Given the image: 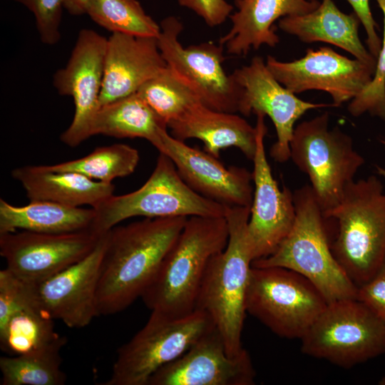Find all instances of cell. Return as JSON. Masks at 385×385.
Instances as JSON below:
<instances>
[{"label": "cell", "instance_id": "6da1fadb", "mask_svg": "<svg viewBox=\"0 0 385 385\" xmlns=\"http://www.w3.org/2000/svg\"><path fill=\"white\" fill-rule=\"evenodd\" d=\"M187 219L145 218L106 232L97 289L98 316L120 312L142 297Z\"/></svg>", "mask_w": 385, "mask_h": 385}, {"label": "cell", "instance_id": "7a4b0ae2", "mask_svg": "<svg viewBox=\"0 0 385 385\" xmlns=\"http://www.w3.org/2000/svg\"><path fill=\"white\" fill-rule=\"evenodd\" d=\"M229 239L225 217L191 216L143 294L151 311L173 317L195 310L199 289L210 259Z\"/></svg>", "mask_w": 385, "mask_h": 385}, {"label": "cell", "instance_id": "3957f363", "mask_svg": "<svg viewBox=\"0 0 385 385\" xmlns=\"http://www.w3.org/2000/svg\"><path fill=\"white\" fill-rule=\"evenodd\" d=\"M250 214V207L227 206L228 242L210 259L195 304L210 317L232 357L245 349L241 338L252 262L247 240Z\"/></svg>", "mask_w": 385, "mask_h": 385}, {"label": "cell", "instance_id": "277c9868", "mask_svg": "<svg viewBox=\"0 0 385 385\" xmlns=\"http://www.w3.org/2000/svg\"><path fill=\"white\" fill-rule=\"evenodd\" d=\"M336 225L332 253L358 287L385 263V188L371 175L353 180L339 202L323 212Z\"/></svg>", "mask_w": 385, "mask_h": 385}, {"label": "cell", "instance_id": "5b68a950", "mask_svg": "<svg viewBox=\"0 0 385 385\" xmlns=\"http://www.w3.org/2000/svg\"><path fill=\"white\" fill-rule=\"evenodd\" d=\"M294 225L277 250L255 260L252 267H280L309 280L328 303L356 299L357 286L334 256L327 235V223L310 185L293 192Z\"/></svg>", "mask_w": 385, "mask_h": 385}, {"label": "cell", "instance_id": "8992f818", "mask_svg": "<svg viewBox=\"0 0 385 385\" xmlns=\"http://www.w3.org/2000/svg\"><path fill=\"white\" fill-rule=\"evenodd\" d=\"M93 230L104 234L133 217L160 218L225 217L227 206L207 198L189 187L173 161L159 153L155 168L138 190L111 195L96 207Z\"/></svg>", "mask_w": 385, "mask_h": 385}, {"label": "cell", "instance_id": "52a82bcc", "mask_svg": "<svg viewBox=\"0 0 385 385\" xmlns=\"http://www.w3.org/2000/svg\"><path fill=\"white\" fill-rule=\"evenodd\" d=\"M327 112L299 123L289 144L290 159L307 174L323 212L335 207L365 163L351 136L329 128Z\"/></svg>", "mask_w": 385, "mask_h": 385}, {"label": "cell", "instance_id": "ba28073f", "mask_svg": "<svg viewBox=\"0 0 385 385\" xmlns=\"http://www.w3.org/2000/svg\"><path fill=\"white\" fill-rule=\"evenodd\" d=\"M215 327L203 311L180 317L151 311L144 325L118 348L109 378L103 385H148L158 369L175 361Z\"/></svg>", "mask_w": 385, "mask_h": 385}, {"label": "cell", "instance_id": "9c48e42d", "mask_svg": "<svg viewBox=\"0 0 385 385\" xmlns=\"http://www.w3.org/2000/svg\"><path fill=\"white\" fill-rule=\"evenodd\" d=\"M328 302L300 274L280 267H252L246 311L279 337L301 339Z\"/></svg>", "mask_w": 385, "mask_h": 385}, {"label": "cell", "instance_id": "30bf717a", "mask_svg": "<svg viewBox=\"0 0 385 385\" xmlns=\"http://www.w3.org/2000/svg\"><path fill=\"white\" fill-rule=\"evenodd\" d=\"M300 339L304 354L348 369L385 354V322L356 299H340Z\"/></svg>", "mask_w": 385, "mask_h": 385}, {"label": "cell", "instance_id": "8fae6325", "mask_svg": "<svg viewBox=\"0 0 385 385\" xmlns=\"http://www.w3.org/2000/svg\"><path fill=\"white\" fill-rule=\"evenodd\" d=\"M160 26L157 43L166 65L195 90L205 106L239 112L241 88L222 67L223 46L212 42L183 46L178 39L183 25L174 16L162 20Z\"/></svg>", "mask_w": 385, "mask_h": 385}, {"label": "cell", "instance_id": "7c38bea8", "mask_svg": "<svg viewBox=\"0 0 385 385\" xmlns=\"http://www.w3.org/2000/svg\"><path fill=\"white\" fill-rule=\"evenodd\" d=\"M103 235L94 230L68 233L24 230L2 233L0 255L7 270L35 285L86 257Z\"/></svg>", "mask_w": 385, "mask_h": 385}, {"label": "cell", "instance_id": "4fadbf2b", "mask_svg": "<svg viewBox=\"0 0 385 385\" xmlns=\"http://www.w3.org/2000/svg\"><path fill=\"white\" fill-rule=\"evenodd\" d=\"M265 63L274 77L294 94L323 91L331 96L334 107L357 96L375 72L374 67L325 46L307 49L303 57L289 62L268 56Z\"/></svg>", "mask_w": 385, "mask_h": 385}, {"label": "cell", "instance_id": "5bb4252c", "mask_svg": "<svg viewBox=\"0 0 385 385\" xmlns=\"http://www.w3.org/2000/svg\"><path fill=\"white\" fill-rule=\"evenodd\" d=\"M106 46L107 38L95 31H80L66 66L53 76L58 93L72 97L75 106L73 118L60 137L69 147H76L92 136L100 108Z\"/></svg>", "mask_w": 385, "mask_h": 385}, {"label": "cell", "instance_id": "9a60e30c", "mask_svg": "<svg viewBox=\"0 0 385 385\" xmlns=\"http://www.w3.org/2000/svg\"><path fill=\"white\" fill-rule=\"evenodd\" d=\"M257 115L256 150L252 159L254 191L247 225L252 262L272 254L291 230L295 220L293 192L279 187L267 158L265 115Z\"/></svg>", "mask_w": 385, "mask_h": 385}, {"label": "cell", "instance_id": "2e32d148", "mask_svg": "<svg viewBox=\"0 0 385 385\" xmlns=\"http://www.w3.org/2000/svg\"><path fill=\"white\" fill-rule=\"evenodd\" d=\"M241 88L240 111L244 115L261 113L272 121L277 140L270 155L276 162L290 159L289 144L295 123L308 111L334 105L315 103L299 98L271 73L262 57L255 56L248 65L232 73Z\"/></svg>", "mask_w": 385, "mask_h": 385}, {"label": "cell", "instance_id": "e0dca14e", "mask_svg": "<svg viewBox=\"0 0 385 385\" xmlns=\"http://www.w3.org/2000/svg\"><path fill=\"white\" fill-rule=\"evenodd\" d=\"M155 148L174 163L185 183L200 195L226 206L251 207L252 173L238 166L226 167L217 158L191 147L163 128Z\"/></svg>", "mask_w": 385, "mask_h": 385}, {"label": "cell", "instance_id": "ac0fdd59", "mask_svg": "<svg viewBox=\"0 0 385 385\" xmlns=\"http://www.w3.org/2000/svg\"><path fill=\"white\" fill-rule=\"evenodd\" d=\"M106 233L86 257L31 285L36 304L51 319L61 320L70 328L85 327L98 316L97 289Z\"/></svg>", "mask_w": 385, "mask_h": 385}, {"label": "cell", "instance_id": "d6986e66", "mask_svg": "<svg viewBox=\"0 0 385 385\" xmlns=\"http://www.w3.org/2000/svg\"><path fill=\"white\" fill-rule=\"evenodd\" d=\"M255 371L249 353L228 355L214 327L175 361L150 378L148 385H252Z\"/></svg>", "mask_w": 385, "mask_h": 385}, {"label": "cell", "instance_id": "ffe728a7", "mask_svg": "<svg viewBox=\"0 0 385 385\" xmlns=\"http://www.w3.org/2000/svg\"><path fill=\"white\" fill-rule=\"evenodd\" d=\"M166 66L156 38L112 34L107 38L100 107L136 93Z\"/></svg>", "mask_w": 385, "mask_h": 385}, {"label": "cell", "instance_id": "44dd1931", "mask_svg": "<svg viewBox=\"0 0 385 385\" xmlns=\"http://www.w3.org/2000/svg\"><path fill=\"white\" fill-rule=\"evenodd\" d=\"M237 11L230 16L232 27L219 43L232 55L245 56L262 45L274 47L279 38L274 23L283 17L314 10L318 0H235Z\"/></svg>", "mask_w": 385, "mask_h": 385}, {"label": "cell", "instance_id": "7402d4cb", "mask_svg": "<svg viewBox=\"0 0 385 385\" xmlns=\"http://www.w3.org/2000/svg\"><path fill=\"white\" fill-rule=\"evenodd\" d=\"M168 128L180 140H201L205 151L217 158L222 150L231 147L238 148L250 160L255 153V127L236 113L213 110L202 103L169 123Z\"/></svg>", "mask_w": 385, "mask_h": 385}, {"label": "cell", "instance_id": "603a6c76", "mask_svg": "<svg viewBox=\"0 0 385 385\" xmlns=\"http://www.w3.org/2000/svg\"><path fill=\"white\" fill-rule=\"evenodd\" d=\"M361 21L356 14H345L333 0H322L312 11L279 19L284 32L307 43L324 42L338 46L355 58L376 67V58L365 48L359 36Z\"/></svg>", "mask_w": 385, "mask_h": 385}, {"label": "cell", "instance_id": "cb8c5ba5", "mask_svg": "<svg viewBox=\"0 0 385 385\" xmlns=\"http://www.w3.org/2000/svg\"><path fill=\"white\" fill-rule=\"evenodd\" d=\"M11 176L24 188L30 201L95 207L113 195L115 185L91 179L74 172L53 171L45 165H26L11 171Z\"/></svg>", "mask_w": 385, "mask_h": 385}, {"label": "cell", "instance_id": "d4e9b609", "mask_svg": "<svg viewBox=\"0 0 385 385\" xmlns=\"http://www.w3.org/2000/svg\"><path fill=\"white\" fill-rule=\"evenodd\" d=\"M95 219L93 207H70L42 200L16 206L0 199V234L19 230L68 233L93 230Z\"/></svg>", "mask_w": 385, "mask_h": 385}, {"label": "cell", "instance_id": "484cf974", "mask_svg": "<svg viewBox=\"0 0 385 385\" xmlns=\"http://www.w3.org/2000/svg\"><path fill=\"white\" fill-rule=\"evenodd\" d=\"M163 128L167 126L135 93L101 106L93 123L91 135L118 138H140L155 147Z\"/></svg>", "mask_w": 385, "mask_h": 385}, {"label": "cell", "instance_id": "4316f807", "mask_svg": "<svg viewBox=\"0 0 385 385\" xmlns=\"http://www.w3.org/2000/svg\"><path fill=\"white\" fill-rule=\"evenodd\" d=\"M53 320L36 302L24 307L0 327L1 349L16 356L62 349L66 339L55 332Z\"/></svg>", "mask_w": 385, "mask_h": 385}, {"label": "cell", "instance_id": "83f0119b", "mask_svg": "<svg viewBox=\"0 0 385 385\" xmlns=\"http://www.w3.org/2000/svg\"><path fill=\"white\" fill-rule=\"evenodd\" d=\"M167 126L202 103L195 90L168 66L136 92Z\"/></svg>", "mask_w": 385, "mask_h": 385}, {"label": "cell", "instance_id": "f1b7e54d", "mask_svg": "<svg viewBox=\"0 0 385 385\" xmlns=\"http://www.w3.org/2000/svg\"><path fill=\"white\" fill-rule=\"evenodd\" d=\"M140 160L138 150L123 143L98 147L80 158L45 167L53 171L74 172L91 179L112 183L118 178L131 175Z\"/></svg>", "mask_w": 385, "mask_h": 385}, {"label": "cell", "instance_id": "f546056e", "mask_svg": "<svg viewBox=\"0 0 385 385\" xmlns=\"http://www.w3.org/2000/svg\"><path fill=\"white\" fill-rule=\"evenodd\" d=\"M61 348L0 358L1 385H63Z\"/></svg>", "mask_w": 385, "mask_h": 385}, {"label": "cell", "instance_id": "4dcf8cb0", "mask_svg": "<svg viewBox=\"0 0 385 385\" xmlns=\"http://www.w3.org/2000/svg\"><path fill=\"white\" fill-rule=\"evenodd\" d=\"M86 14L112 34L157 38L160 33V26L137 0H89Z\"/></svg>", "mask_w": 385, "mask_h": 385}, {"label": "cell", "instance_id": "1f68e13d", "mask_svg": "<svg viewBox=\"0 0 385 385\" xmlns=\"http://www.w3.org/2000/svg\"><path fill=\"white\" fill-rule=\"evenodd\" d=\"M384 16L381 47L376 57L371 82L348 106L349 113L358 117L366 113L385 121V0H376Z\"/></svg>", "mask_w": 385, "mask_h": 385}, {"label": "cell", "instance_id": "d6a6232c", "mask_svg": "<svg viewBox=\"0 0 385 385\" xmlns=\"http://www.w3.org/2000/svg\"><path fill=\"white\" fill-rule=\"evenodd\" d=\"M33 13L43 43L54 45L61 38L60 26L63 0H14Z\"/></svg>", "mask_w": 385, "mask_h": 385}, {"label": "cell", "instance_id": "836d02e7", "mask_svg": "<svg viewBox=\"0 0 385 385\" xmlns=\"http://www.w3.org/2000/svg\"><path fill=\"white\" fill-rule=\"evenodd\" d=\"M36 302L32 286L6 268L0 271V327L24 307Z\"/></svg>", "mask_w": 385, "mask_h": 385}, {"label": "cell", "instance_id": "e575fe53", "mask_svg": "<svg viewBox=\"0 0 385 385\" xmlns=\"http://www.w3.org/2000/svg\"><path fill=\"white\" fill-rule=\"evenodd\" d=\"M356 299L385 322V263L369 280L357 287Z\"/></svg>", "mask_w": 385, "mask_h": 385}, {"label": "cell", "instance_id": "d590c367", "mask_svg": "<svg viewBox=\"0 0 385 385\" xmlns=\"http://www.w3.org/2000/svg\"><path fill=\"white\" fill-rule=\"evenodd\" d=\"M178 4L200 16L211 27L222 24L230 16L233 6L226 0H178Z\"/></svg>", "mask_w": 385, "mask_h": 385}, {"label": "cell", "instance_id": "8d00e7d4", "mask_svg": "<svg viewBox=\"0 0 385 385\" xmlns=\"http://www.w3.org/2000/svg\"><path fill=\"white\" fill-rule=\"evenodd\" d=\"M354 9V12L359 19L363 25L366 35V44L368 50L376 58L380 51L381 47V39L376 33L378 24L374 21L369 0H346Z\"/></svg>", "mask_w": 385, "mask_h": 385}, {"label": "cell", "instance_id": "74e56055", "mask_svg": "<svg viewBox=\"0 0 385 385\" xmlns=\"http://www.w3.org/2000/svg\"><path fill=\"white\" fill-rule=\"evenodd\" d=\"M89 0H63V8L74 16L86 14Z\"/></svg>", "mask_w": 385, "mask_h": 385}, {"label": "cell", "instance_id": "f35d334b", "mask_svg": "<svg viewBox=\"0 0 385 385\" xmlns=\"http://www.w3.org/2000/svg\"><path fill=\"white\" fill-rule=\"evenodd\" d=\"M376 169L377 173L385 179V168L379 165H376Z\"/></svg>", "mask_w": 385, "mask_h": 385}, {"label": "cell", "instance_id": "ab89813d", "mask_svg": "<svg viewBox=\"0 0 385 385\" xmlns=\"http://www.w3.org/2000/svg\"><path fill=\"white\" fill-rule=\"evenodd\" d=\"M380 143L383 146L384 152V154H385V139H381Z\"/></svg>", "mask_w": 385, "mask_h": 385}, {"label": "cell", "instance_id": "60d3db41", "mask_svg": "<svg viewBox=\"0 0 385 385\" xmlns=\"http://www.w3.org/2000/svg\"><path fill=\"white\" fill-rule=\"evenodd\" d=\"M379 384L381 385H385V376L379 381Z\"/></svg>", "mask_w": 385, "mask_h": 385}]
</instances>
